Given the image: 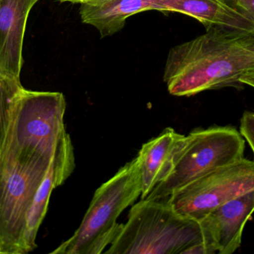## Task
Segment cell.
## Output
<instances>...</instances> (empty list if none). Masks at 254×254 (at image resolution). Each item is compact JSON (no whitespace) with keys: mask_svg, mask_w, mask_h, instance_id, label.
Segmentation results:
<instances>
[{"mask_svg":"<svg viewBox=\"0 0 254 254\" xmlns=\"http://www.w3.org/2000/svg\"><path fill=\"white\" fill-rule=\"evenodd\" d=\"M205 34L170 49L164 81L175 96L243 85L254 69V34L213 26Z\"/></svg>","mask_w":254,"mask_h":254,"instance_id":"6da1fadb","label":"cell"},{"mask_svg":"<svg viewBox=\"0 0 254 254\" xmlns=\"http://www.w3.org/2000/svg\"><path fill=\"white\" fill-rule=\"evenodd\" d=\"M200 244L207 246L199 221L179 214L166 200L140 199L104 254H191Z\"/></svg>","mask_w":254,"mask_h":254,"instance_id":"7a4b0ae2","label":"cell"},{"mask_svg":"<svg viewBox=\"0 0 254 254\" xmlns=\"http://www.w3.org/2000/svg\"><path fill=\"white\" fill-rule=\"evenodd\" d=\"M137 159L125 164L94 194L84 217L74 234L52 254H101L116 240L123 224L122 213L141 195Z\"/></svg>","mask_w":254,"mask_h":254,"instance_id":"3957f363","label":"cell"},{"mask_svg":"<svg viewBox=\"0 0 254 254\" xmlns=\"http://www.w3.org/2000/svg\"><path fill=\"white\" fill-rule=\"evenodd\" d=\"M55 152L28 154L3 147L0 153L1 254H25L27 216Z\"/></svg>","mask_w":254,"mask_h":254,"instance_id":"277c9868","label":"cell"},{"mask_svg":"<svg viewBox=\"0 0 254 254\" xmlns=\"http://www.w3.org/2000/svg\"><path fill=\"white\" fill-rule=\"evenodd\" d=\"M246 141L231 126L193 130L175 159L173 169L145 199L166 200L174 191L244 158Z\"/></svg>","mask_w":254,"mask_h":254,"instance_id":"5b68a950","label":"cell"},{"mask_svg":"<svg viewBox=\"0 0 254 254\" xmlns=\"http://www.w3.org/2000/svg\"><path fill=\"white\" fill-rule=\"evenodd\" d=\"M62 92L22 88L16 95L4 146L28 154L53 153L65 131Z\"/></svg>","mask_w":254,"mask_h":254,"instance_id":"8992f818","label":"cell"},{"mask_svg":"<svg viewBox=\"0 0 254 254\" xmlns=\"http://www.w3.org/2000/svg\"><path fill=\"white\" fill-rule=\"evenodd\" d=\"M254 190V161L243 159L174 191L166 201L179 214L200 221L225 203Z\"/></svg>","mask_w":254,"mask_h":254,"instance_id":"52a82bcc","label":"cell"},{"mask_svg":"<svg viewBox=\"0 0 254 254\" xmlns=\"http://www.w3.org/2000/svg\"><path fill=\"white\" fill-rule=\"evenodd\" d=\"M254 213V190L237 197L200 220L211 254H232L240 249L243 231Z\"/></svg>","mask_w":254,"mask_h":254,"instance_id":"ba28073f","label":"cell"},{"mask_svg":"<svg viewBox=\"0 0 254 254\" xmlns=\"http://www.w3.org/2000/svg\"><path fill=\"white\" fill-rule=\"evenodd\" d=\"M74 169V146L69 134L65 132L58 142L49 169L34 195L28 211L24 239L25 254L37 248V233L47 213L52 192L65 183Z\"/></svg>","mask_w":254,"mask_h":254,"instance_id":"9c48e42d","label":"cell"},{"mask_svg":"<svg viewBox=\"0 0 254 254\" xmlns=\"http://www.w3.org/2000/svg\"><path fill=\"white\" fill-rule=\"evenodd\" d=\"M38 0H0V73L19 79L30 10Z\"/></svg>","mask_w":254,"mask_h":254,"instance_id":"30bf717a","label":"cell"},{"mask_svg":"<svg viewBox=\"0 0 254 254\" xmlns=\"http://www.w3.org/2000/svg\"><path fill=\"white\" fill-rule=\"evenodd\" d=\"M185 138L173 128H167L142 146L136 157L141 179L140 199H145L169 175Z\"/></svg>","mask_w":254,"mask_h":254,"instance_id":"8fae6325","label":"cell"},{"mask_svg":"<svg viewBox=\"0 0 254 254\" xmlns=\"http://www.w3.org/2000/svg\"><path fill=\"white\" fill-rule=\"evenodd\" d=\"M156 10L192 16L205 26L254 34V22L221 0H156Z\"/></svg>","mask_w":254,"mask_h":254,"instance_id":"7c38bea8","label":"cell"},{"mask_svg":"<svg viewBox=\"0 0 254 254\" xmlns=\"http://www.w3.org/2000/svg\"><path fill=\"white\" fill-rule=\"evenodd\" d=\"M149 10H155V0H89L80 4V15L106 37L121 31L127 18Z\"/></svg>","mask_w":254,"mask_h":254,"instance_id":"4fadbf2b","label":"cell"},{"mask_svg":"<svg viewBox=\"0 0 254 254\" xmlns=\"http://www.w3.org/2000/svg\"><path fill=\"white\" fill-rule=\"evenodd\" d=\"M22 88L19 79L0 73V153L10 128L15 99Z\"/></svg>","mask_w":254,"mask_h":254,"instance_id":"5bb4252c","label":"cell"},{"mask_svg":"<svg viewBox=\"0 0 254 254\" xmlns=\"http://www.w3.org/2000/svg\"><path fill=\"white\" fill-rule=\"evenodd\" d=\"M240 133L250 145L254 155V113L246 111L240 122Z\"/></svg>","mask_w":254,"mask_h":254,"instance_id":"9a60e30c","label":"cell"},{"mask_svg":"<svg viewBox=\"0 0 254 254\" xmlns=\"http://www.w3.org/2000/svg\"><path fill=\"white\" fill-rule=\"evenodd\" d=\"M254 22V0H221Z\"/></svg>","mask_w":254,"mask_h":254,"instance_id":"2e32d148","label":"cell"},{"mask_svg":"<svg viewBox=\"0 0 254 254\" xmlns=\"http://www.w3.org/2000/svg\"><path fill=\"white\" fill-rule=\"evenodd\" d=\"M243 85H247L254 88V71L249 72L243 75L240 79Z\"/></svg>","mask_w":254,"mask_h":254,"instance_id":"e0dca14e","label":"cell"},{"mask_svg":"<svg viewBox=\"0 0 254 254\" xmlns=\"http://www.w3.org/2000/svg\"><path fill=\"white\" fill-rule=\"evenodd\" d=\"M64 1H69V2L71 3H79V4H81V3L89 1V0H64Z\"/></svg>","mask_w":254,"mask_h":254,"instance_id":"ac0fdd59","label":"cell"},{"mask_svg":"<svg viewBox=\"0 0 254 254\" xmlns=\"http://www.w3.org/2000/svg\"><path fill=\"white\" fill-rule=\"evenodd\" d=\"M0 254H1V247H0Z\"/></svg>","mask_w":254,"mask_h":254,"instance_id":"d6986e66","label":"cell"},{"mask_svg":"<svg viewBox=\"0 0 254 254\" xmlns=\"http://www.w3.org/2000/svg\"><path fill=\"white\" fill-rule=\"evenodd\" d=\"M252 71H254V70H252ZM251 72H252V71H251Z\"/></svg>","mask_w":254,"mask_h":254,"instance_id":"ffe728a7","label":"cell"},{"mask_svg":"<svg viewBox=\"0 0 254 254\" xmlns=\"http://www.w3.org/2000/svg\"></svg>","mask_w":254,"mask_h":254,"instance_id":"44dd1931","label":"cell"}]
</instances>
